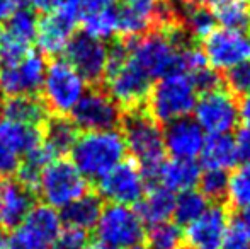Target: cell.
Here are the masks:
<instances>
[{
  "instance_id": "37",
  "label": "cell",
  "mask_w": 250,
  "mask_h": 249,
  "mask_svg": "<svg viewBox=\"0 0 250 249\" xmlns=\"http://www.w3.org/2000/svg\"><path fill=\"white\" fill-rule=\"evenodd\" d=\"M221 249H250V241L247 239L242 229L233 222V219L228 224L227 234H225L223 246Z\"/></svg>"
},
{
  "instance_id": "23",
  "label": "cell",
  "mask_w": 250,
  "mask_h": 249,
  "mask_svg": "<svg viewBox=\"0 0 250 249\" xmlns=\"http://www.w3.org/2000/svg\"><path fill=\"white\" fill-rule=\"evenodd\" d=\"M199 176V164L194 159H172L162 164L155 184H160L170 191H186L198 184Z\"/></svg>"
},
{
  "instance_id": "7",
  "label": "cell",
  "mask_w": 250,
  "mask_h": 249,
  "mask_svg": "<svg viewBox=\"0 0 250 249\" xmlns=\"http://www.w3.org/2000/svg\"><path fill=\"white\" fill-rule=\"evenodd\" d=\"M40 91L50 113L55 116H68L85 94L87 82L65 58H56L46 65Z\"/></svg>"
},
{
  "instance_id": "36",
  "label": "cell",
  "mask_w": 250,
  "mask_h": 249,
  "mask_svg": "<svg viewBox=\"0 0 250 249\" xmlns=\"http://www.w3.org/2000/svg\"><path fill=\"white\" fill-rule=\"evenodd\" d=\"M87 244H89L87 232L63 226L62 232L58 234V237L55 239L50 249H82Z\"/></svg>"
},
{
  "instance_id": "13",
  "label": "cell",
  "mask_w": 250,
  "mask_h": 249,
  "mask_svg": "<svg viewBox=\"0 0 250 249\" xmlns=\"http://www.w3.org/2000/svg\"><path fill=\"white\" fill-rule=\"evenodd\" d=\"M70 118L82 132L118 128L123 120V111L104 89H89L77 103Z\"/></svg>"
},
{
  "instance_id": "33",
  "label": "cell",
  "mask_w": 250,
  "mask_h": 249,
  "mask_svg": "<svg viewBox=\"0 0 250 249\" xmlns=\"http://www.w3.org/2000/svg\"><path fill=\"white\" fill-rule=\"evenodd\" d=\"M145 241L148 249H181L182 248V230L175 222H162L150 226L145 232Z\"/></svg>"
},
{
  "instance_id": "9",
  "label": "cell",
  "mask_w": 250,
  "mask_h": 249,
  "mask_svg": "<svg viewBox=\"0 0 250 249\" xmlns=\"http://www.w3.org/2000/svg\"><path fill=\"white\" fill-rule=\"evenodd\" d=\"M80 23V10L77 0H70L65 5L46 12L38 19L34 45L41 55L56 57L63 53L66 45L75 34V27Z\"/></svg>"
},
{
  "instance_id": "6",
  "label": "cell",
  "mask_w": 250,
  "mask_h": 249,
  "mask_svg": "<svg viewBox=\"0 0 250 249\" xmlns=\"http://www.w3.org/2000/svg\"><path fill=\"white\" fill-rule=\"evenodd\" d=\"M94 230L97 244L104 249H131L145 241V224L128 205L109 203L102 206Z\"/></svg>"
},
{
  "instance_id": "49",
  "label": "cell",
  "mask_w": 250,
  "mask_h": 249,
  "mask_svg": "<svg viewBox=\"0 0 250 249\" xmlns=\"http://www.w3.org/2000/svg\"><path fill=\"white\" fill-rule=\"evenodd\" d=\"M123 3H129V2H135V0H121Z\"/></svg>"
},
{
  "instance_id": "26",
  "label": "cell",
  "mask_w": 250,
  "mask_h": 249,
  "mask_svg": "<svg viewBox=\"0 0 250 249\" xmlns=\"http://www.w3.org/2000/svg\"><path fill=\"white\" fill-rule=\"evenodd\" d=\"M201 162L206 169L228 171L237 166L238 156L235 149V142L228 133L225 135H209L204 138L201 149Z\"/></svg>"
},
{
  "instance_id": "15",
  "label": "cell",
  "mask_w": 250,
  "mask_h": 249,
  "mask_svg": "<svg viewBox=\"0 0 250 249\" xmlns=\"http://www.w3.org/2000/svg\"><path fill=\"white\" fill-rule=\"evenodd\" d=\"M65 60L82 75L87 84L102 82L107 68L109 46L85 33L73 34L65 48Z\"/></svg>"
},
{
  "instance_id": "8",
  "label": "cell",
  "mask_w": 250,
  "mask_h": 249,
  "mask_svg": "<svg viewBox=\"0 0 250 249\" xmlns=\"http://www.w3.org/2000/svg\"><path fill=\"white\" fill-rule=\"evenodd\" d=\"M89 191V180L73 166L72 160L63 157L46 164L38 181L36 193L44 205L56 210L65 208L79 196Z\"/></svg>"
},
{
  "instance_id": "25",
  "label": "cell",
  "mask_w": 250,
  "mask_h": 249,
  "mask_svg": "<svg viewBox=\"0 0 250 249\" xmlns=\"http://www.w3.org/2000/svg\"><path fill=\"white\" fill-rule=\"evenodd\" d=\"M0 140L14 154L24 157L43 142V133L38 126L19 123V121L0 116Z\"/></svg>"
},
{
  "instance_id": "42",
  "label": "cell",
  "mask_w": 250,
  "mask_h": 249,
  "mask_svg": "<svg viewBox=\"0 0 250 249\" xmlns=\"http://www.w3.org/2000/svg\"><path fill=\"white\" fill-rule=\"evenodd\" d=\"M21 5H24V0H0V23L9 19Z\"/></svg>"
},
{
  "instance_id": "18",
  "label": "cell",
  "mask_w": 250,
  "mask_h": 249,
  "mask_svg": "<svg viewBox=\"0 0 250 249\" xmlns=\"http://www.w3.org/2000/svg\"><path fill=\"white\" fill-rule=\"evenodd\" d=\"M230 224V212L227 203H216L189 224L182 234L181 249H221L225 234Z\"/></svg>"
},
{
  "instance_id": "34",
  "label": "cell",
  "mask_w": 250,
  "mask_h": 249,
  "mask_svg": "<svg viewBox=\"0 0 250 249\" xmlns=\"http://www.w3.org/2000/svg\"><path fill=\"white\" fill-rule=\"evenodd\" d=\"M199 186L201 193L208 200H213L216 203H221L227 198V188H228V174L227 171L221 169H206L199 176Z\"/></svg>"
},
{
  "instance_id": "46",
  "label": "cell",
  "mask_w": 250,
  "mask_h": 249,
  "mask_svg": "<svg viewBox=\"0 0 250 249\" xmlns=\"http://www.w3.org/2000/svg\"><path fill=\"white\" fill-rule=\"evenodd\" d=\"M9 244H10V237L0 230V249H9Z\"/></svg>"
},
{
  "instance_id": "51",
  "label": "cell",
  "mask_w": 250,
  "mask_h": 249,
  "mask_svg": "<svg viewBox=\"0 0 250 249\" xmlns=\"http://www.w3.org/2000/svg\"><path fill=\"white\" fill-rule=\"evenodd\" d=\"M0 40H2V29H0Z\"/></svg>"
},
{
  "instance_id": "50",
  "label": "cell",
  "mask_w": 250,
  "mask_h": 249,
  "mask_svg": "<svg viewBox=\"0 0 250 249\" xmlns=\"http://www.w3.org/2000/svg\"><path fill=\"white\" fill-rule=\"evenodd\" d=\"M131 249H145L143 246H136V248H131Z\"/></svg>"
},
{
  "instance_id": "40",
  "label": "cell",
  "mask_w": 250,
  "mask_h": 249,
  "mask_svg": "<svg viewBox=\"0 0 250 249\" xmlns=\"http://www.w3.org/2000/svg\"><path fill=\"white\" fill-rule=\"evenodd\" d=\"M114 2L116 0H77L80 17L87 16V14H94V12L105 10V9H111V7H114Z\"/></svg>"
},
{
  "instance_id": "32",
  "label": "cell",
  "mask_w": 250,
  "mask_h": 249,
  "mask_svg": "<svg viewBox=\"0 0 250 249\" xmlns=\"http://www.w3.org/2000/svg\"><path fill=\"white\" fill-rule=\"evenodd\" d=\"M227 200L231 210L250 212V164H244L228 176Z\"/></svg>"
},
{
  "instance_id": "31",
  "label": "cell",
  "mask_w": 250,
  "mask_h": 249,
  "mask_svg": "<svg viewBox=\"0 0 250 249\" xmlns=\"http://www.w3.org/2000/svg\"><path fill=\"white\" fill-rule=\"evenodd\" d=\"M80 23H82L83 29L82 33L89 34L96 40L107 41L118 36V9L116 7L82 16Z\"/></svg>"
},
{
  "instance_id": "28",
  "label": "cell",
  "mask_w": 250,
  "mask_h": 249,
  "mask_svg": "<svg viewBox=\"0 0 250 249\" xmlns=\"http://www.w3.org/2000/svg\"><path fill=\"white\" fill-rule=\"evenodd\" d=\"M216 24L227 29H250V0H220L211 5Z\"/></svg>"
},
{
  "instance_id": "19",
  "label": "cell",
  "mask_w": 250,
  "mask_h": 249,
  "mask_svg": "<svg viewBox=\"0 0 250 249\" xmlns=\"http://www.w3.org/2000/svg\"><path fill=\"white\" fill-rule=\"evenodd\" d=\"M165 152L174 159H194L199 156L204 143V132L191 118L170 121L164 132Z\"/></svg>"
},
{
  "instance_id": "41",
  "label": "cell",
  "mask_w": 250,
  "mask_h": 249,
  "mask_svg": "<svg viewBox=\"0 0 250 249\" xmlns=\"http://www.w3.org/2000/svg\"><path fill=\"white\" fill-rule=\"evenodd\" d=\"M29 2V7L33 10H38V12H51V10L58 9V7L65 5L70 0H27Z\"/></svg>"
},
{
  "instance_id": "39",
  "label": "cell",
  "mask_w": 250,
  "mask_h": 249,
  "mask_svg": "<svg viewBox=\"0 0 250 249\" xmlns=\"http://www.w3.org/2000/svg\"><path fill=\"white\" fill-rule=\"evenodd\" d=\"M235 149H237L238 160L244 164H250V128L244 126L237 132V136L233 138Z\"/></svg>"
},
{
  "instance_id": "43",
  "label": "cell",
  "mask_w": 250,
  "mask_h": 249,
  "mask_svg": "<svg viewBox=\"0 0 250 249\" xmlns=\"http://www.w3.org/2000/svg\"><path fill=\"white\" fill-rule=\"evenodd\" d=\"M238 120H242L244 126L250 128V96H244L238 104Z\"/></svg>"
},
{
  "instance_id": "22",
  "label": "cell",
  "mask_w": 250,
  "mask_h": 249,
  "mask_svg": "<svg viewBox=\"0 0 250 249\" xmlns=\"http://www.w3.org/2000/svg\"><path fill=\"white\" fill-rule=\"evenodd\" d=\"M102 206L104 205H102V198L99 195H94V193L89 191L83 193L75 202H72L65 208L60 210L63 226L89 232L96 227Z\"/></svg>"
},
{
  "instance_id": "1",
  "label": "cell",
  "mask_w": 250,
  "mask_h": 249,
  "mask_svg": "<svg viewBox=\"0 0 250 249\" xmlns=\"http://www.w3.org/2000/svg\"><path fill=\"white\" fill-rule=\"evenodd\" d=\"M123 138L126 152L142 169L148 186H155L158 171L165 162L164 130L153 118L146 113L145 108L128 111L121 120Z\"/></svg>"
},
{
  "instance_id": "14",
  "label": "cell",
  "mask_w": 250,
  "mask_h": 249,
  "mask_svg": "<svg viewBox=\"0 0 250 249\" xmlns=\"http://www.w3.org/2000/svg\"><path fill=\"white\" fill-rule=\"evenodd\" d=\"M46 65L44 57L38 51H29L19 60L3 63L0 67V94L5 97L36 94L43 84Z\"/></svg>"
},
{
  "instance_id": "21",
  "label": "cell",
  "mask_w": 250,
  "mask_h": 249,
  "mask_svg": "<svg viewBox=\"0 0 250 249\" xmlns=\"http://www.w3.org/2000/svg\"><path fill=\"white\" fill-rule=\"evenodd\" d=\"M0 116L40 128L48 121L50 111L36 94H24L5 97L0 103Z\"/></svg>"
},
{
  "instance_id": "4",
  "label": "cell",
  "mask_w": 250,
  "mask_h": 249,
  "mask_svg": "<svg viewBox=\"0 0 250 249\" xmlns=\"http://www.w3.org/2000/svg\"><path fill=\"white\" fill-rule=\"evenodd\" d=\"M196 101L198 91L191 79L186 73L175 72L160 77L151 84L145 110L158 125H167L188 116L194 110Z\"/></svg>"
},
{
  "instance_id": "29",
  "label": "cell",
  "mask_w": 250,
  "mask_h": 249,
  "mask_svg": "<svg viewBox=\"0 0 250 249\" xmlns=\"http://www.w3.org/2000/svg\"><path fill=\"white\" fill-rule=\"evenodd\" d=\"M182 24L198 43L203 41L213 29H216V19H214L211 7L194 5L189 2H186L182 9Z\"/></svg>"
},
{
  "instance_id": "16",
  "label": "cell",
  "mask_w": 250,
  "mask_h": 249,
  "mask_svg": "<svg viewBox=\"0 0 250 249\" xmlns=\"http://www.w3.org/2000/svg\"><path fill=\"white\" fill-rule=\"evenodd\" d=\"M62 229L63 220L60 210L41 203L33 205L21 226L14 229L10 239L31 249H50Z\"/></svg>"
},
{
  "instance_id": "48",
  "label": "cell",
  "mask_w": 250,
  "mask_h": 249,
  "mask_svg": "<svg viewBox=\"0 0 250 249\" xmlns=\"http://www.w3.org/2000/svg\"><path fill=\"white\" fill-rule=\"evenodd\" d=\"M82 249H104V248H102V246H99V244H87V246H83Z\"/></svg>"
},
{
  "instance_id": "10",
  "label": "cell",
  "mask_w": 250,
  "mask_h": 249,
  "mask_svg": "<svg viewBox=\"0 0 250 249\" xmlns=\"http://www.w3.org/2000/svg\"><path fill=\"white\" fill-rule=\"evenodd\" d=\"M196 123L209 135L230 133L238 123V104L227 86L203 92L194 104Z\"/></svg>"
},
{
  "instance_id": "47",
  "label": "cell",
  "mask_w": 250,
  "mask_h": 249,
  "mask_svg": "<svg viewBox=\"0 0 250 249\" xmlns=\"http://www.w3.org/2000/svg\"><path fill=\"white\" fill-rule=\"evenodd\" d=\"M9 249H31V248H27V246H24V244H21V243H16V241H12V239H10Z\"/></svg>"
},
{
  "instance_id": "5",
  "label": "cell",
  "mask_w": 250,
  "mask_h": 249,
  "mask_svg": "<svg viewBox=\"0 0 250 249\" xmlns=\"http://www.w3.org/2000/svg\"><path fill=\"white\" fill-rule=\"evenodd\" d=\"M126 45L131 60L150 77L157 80L168 73H179V55L177 48L162 29H155L138 38H121Z\"/></svg>"
},
{
  "instance_id": "2",
  "label": "cell",
  "mask_w": 250,
  "mask_h": 249,
  "mask_svg": "<svg viewBox=\"0 0 250 249\" xmlns=\"http://www.w3.org/2000/svg\"><path fill=\"white\" fill-rule=\"evenodd\" d=\"M105 92L114 99L121 111L145 108L153 80L131 60L123 40L109 46L107 68L104 75Z\"/></svg>"
},
{
  "instance_id": "38",
  "label": "cell",
  "mask_w": 250,
  "mask_h": 249,
  "mask_svg": "<svg viewBox=\"0 0 250 249\" xmlns=\"http://www.w3.org/2000/svg\"><path fill=\"white\" fill-rule=\"evenodd\" d=\"M21 157L14 154L5 143L0 140V178H9L16 174L17 167H19Z\"/></svg>"
},
{
  "instance_id": "35",
  "label": "cell",
  "mask_w": 250,
  "mask_h": 249,
  "mask_svg": "<svg viewBox=\"0 0 250 249\" xmlns=\"http://www.w3.org/2000/svg\"><path fill=\"white\" fill-rule=\"evenodd\" d=\"M225 86L238 96H250V60L235 67L231 70H227L225 77Z\"/></svg>"
},
{
  "instance_id": "30",
  "label": "cell",
  "mask_w": 250,
  "mask_h": 249,
  "mask_svg": "<svg viewBox=\"0 0 250 249\" xmlns=\"http://www.w3.org/2000/svg\"><path fill=\"white\" fill-rule=\"evenodd\" d=\"M208 206H209V203H208V198L203 193L196 191L194 188L186 189V191H181V195L175 198L174 213L172 215H174L177 226L188 227L189 224H192L206 212Z\"/></svg>"
},
{
  "instance_id": "20",
  "label": "cell",
  "mask_w": 250,
  "mask_h": 249,
  "mask_svg": "<svg viewBox=\"0 0 250 249\" xmlns=\"http://www.w3.org/2000/svg\"><path fill=\"white\" fill-rule=\"evenodd\" d=\"M34 205V191L19 181L5 180L0 183V229L14 230L21 226Z\"/></svg>"
},
{
  "instance_id": "17",
  "label": "cell",
  "mask_w": 250,
  "mask_h": 249,
  "mask_svg": "<svg viewBox=\"0 0 250 249\" xmlns=\"http://www.w3.org/2000/svg\"><path fill=\"white\" fill-rule=\"evenodd\" d=\"M38 17L36 10L31 7L21 5L16 12L10 14L7 26L2 31L0 40V62L10 63L26 57L33 51L34 38H36Z\"/></svg>"
},
{
  "instance_id": "27",
  "label": "cell",
  "mask_w": 250,
  "mask_h": 249,
  "mask_svg": "<svg viewBox=\"0 0 250 249\" xmlns=\"http://www.w3.org/2000/svg\"><path fill=\"white\" fill-rule=\"evenodd\" d=\"M43 143L55 157H62L70 154L77 136L80 135V130L77 128L72 118L68 116H53L43 125Z\"/></svg>"
},
{
  "instance_id": "11",
  "label": "cell",
  "mask_w": 250,
  "mask_h": 249,
  "mask_svg": "<svg viewBox=\"0 0 250 249\" xmlns=\"http://www.w3.org/2000/svg\"><path fill=\"white\" fill-rule=\"evenodd\" d=\"M146 188V180L140 166L133 159H123L97 180L99 196L109 203L118 205H136L143 198Z\"/></svg>"
},
{
  "instance_id": "12",
  "label": "cell",
  "mask_w": 250,
  "mask_h": 249,
  "mask_svg": "<svg viewBox=\"0 0 250 249\" xmlns=\"http://www.w3.org/2000/svg\"><path fill=\"white\" fill-rule=\"evenodd\" d=\"M201 50L214 70H231L250 60V33L238 29H213L203 41Z\"/></svg>"
},
{
  "instance_id": "24",
  "label": "cell",
  "mask_w": 250,
  "mask_h": 249,
  "mask_svg": "<svg viewBox=\"0 0 250 249\" xmlns=\"http://www.w3.org/2000/svg\"><path fill=\"white\" fill-rule=\"evenodd\" d=\"M138 212L140 219L143 220V224L148 226H155V224L167 222L174 213V205H175V196L174 191L155 184V186H148L143 195V198L138 203Z\"/></svg>"
},
{
  "instance_id": "44",
  "label": "cell",
  "mask_w": 250,
  "mask_h": 249,
  "mask_svg": "<svg viewBox=\"0 0 250 249\" xmlns=\"http://www.w3.org/2000/svg\"><path fill=\"white\" fill-rule=\"evenodd\" d=\"M233 222L242 229V232L247 236L250 241V212H240L238 215L233 217Z\"/></svg>"
},
{
  "instance_id": "45",
  "label": "cell",
  "mask_w": 250,
  "mask_h": 249,
  "mask_svg": "<svg viewBox=\"0 0 250 249\" xmlns=\"http://www.w3.org/2000/svg\"><path fill=\"white\" fill-rule=\"evenodd\" d=\"M186 2L189 3H194V5H204V7H211L214 5L216 2H220V0H186Z\"/></svg>"
},
{
  "instance_id": "3",
  "label": "cell",
  "mask_w": 250,
  "mask_h": 249,
  "mask_svg": "<svg viewBox=\"0 0 250 249\" xmlns=\"http://www.w3.org/2000/svg\"><path fill=\"white\" fill-rule=\"evenodd\" d=\"M72 162L87 180L97 181L126 156V145L118 128L83 132L77 136L72 150Z\"/></svg>"
}]
</instances>
